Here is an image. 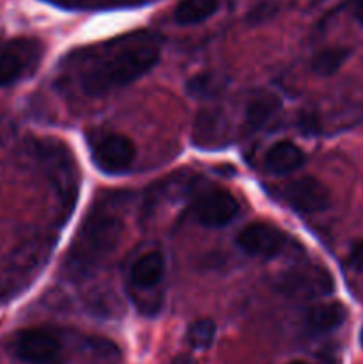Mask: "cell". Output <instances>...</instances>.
<instances>
[{"mask_svg": "<svg viewBox=\"0 0 363 364\" xmlns=\"http://www.w3.org/2000/svg\"><path fill=\"white\" fill-rule=\"evenodd\" d=\"M162 41L152 32H135L109 43L80 75L88 96H103L125 87L153 70L160 59Z\"/></svg>", "mask_w": 363, "mask_h": 364, "instance_id": "1", "label": "cell"}, {"mask_svg": "<svg viewBox=\"0 0 363 364\" xmlns=\"http://www.w3.org/2000/svg\"><path fill=\"white\" fill-rule=\"evenodd\" d=\"M125 224L116 198H103L85 215L64 259V272L80 279L95 272L120 245Z\"/></svg>", "mask_w": 363, "mask_h": 364, "instance_id": "2", "label": "cell"}, {"mask_svg": "<svg viewBox=\"0 0 363 364\" xmlns=\"http://www.w3.org/2000/svg\"><path fill=\"white\" fill-rule=\"evenodd\" d=\"M39 159L52 181L60 203L63 220L68 219L77 205L78 171L70 149L57 141H43L38 146Z\"/></svg>", "mask_w": 363, "mask_h": 364, "instance_id": "3", "label": "cell"}, {"mask_svg": "<svg viewBox=\"0 0 363 364\" xmlns=\"http://www.w3.org/2000/svg\"><path fill=\"white\" fill-rule=\"evenodd\" d=\"M93 164L107 174H121L135 160V146L127 135L116 132L98 134L89 141Z\"/></svg>", "mask_w": 363, "mask_h": 364, "instance_id": "4", "label": "cell"}, {"mask_svg": "<svg viewBox=\"0 0 363 364\" xmlns=\"http://www.w3.org/2000/svg\"><path fill=\"white\" fill-rule=\"evenodd\" d=\"M13 354L28 364H59L60 340L53 331L43 327L23 329L13 338Z\"/></svg>", "mask_w": 363, "mask_h": 364, "instance_id": "5", "label": "cell"}, {"mask_svg": "<svg viewBox=\"0 0 363 364\" xmlns=\"http://www.w3.org/2000/svg\"><path fill=\"white\" fill-rule=\"evenodd\" d=\"M278 290L288 297H317L333 291V277L324 267L294 265L278 277Z\"/></svg>", "mask_w": 363, "mask_h": 364, "instance_id": "6", "label": "cell"}, {"mask_svg": "<svg viewBox=\"0 0 363 364\" xmlns=\"http://www.w3.org/2000/svg\"><path fill=\"white\" fill-rule=\"evenodd\" d=\"M41 57V45L36 39H13L0 48V87L16 84L31 73Z\"/></svg>", "mask_w": 363, "mask_h": 364, "instance_id": "7", "label": "cell"}, {"mask_svg": "<svg viewBox=\"0 0 363 364\" xmlns=\"http://www.w3.org/2000/svg\"><path fill=\"white\" fill-rule=\"evenodd\" d=\"M192 213L201 226L223 228L237 217L238 203L228 191L212 188L196 199Z\"/></svg>", "mask_w": 363, "mask_h": 364, "instance_id": "8", "label": "cell"}, {"mask_svg": "<svg viewBox=\"0 0 363 364\" xmlns=\"http://www.w3.org/2000/svg\"><path fill=\"white\" fill-rule=\"evenodd\" d=\"M283 198L292 208L302 213L324 212L331 203L326 185L313 176L298 178L285 185Z\"/></svg>", "mask_w": 363, "mask_h": 364, "instance_id": "9", "label": "cell"}, {"mask_svg": "<svg viewBox=\"0 0 363 364\" xmlns=\"http://www.w3.org/2000/svg\"><path fill=\"white\" fill-rule=\"evenodd\" d=\"M287 244V235L270 224H249L237 235V245L249 256L274 258Z\"/></svg>", "mask_w": 363, "mask_h": 364, "instance_id": "10", "label": "cell"}, {"mask_svg": "<svg viewBox=\"0 0 363 364\" xmlns=\"http://www.w3.org/2000/svg\"><path fill=\"white\" fill-rule=\"evenodd\" d=\"M305 164V153L290 141L274 142L265 151V169L276 176L290 174Z\"/></svg>", "mask_w": 363, "mask_h": 364, "instance_id": "11", "label": "cell"}, {"mask_svg": "<svg viewBox=\"0 0 363 364\" xmlns=\"http://www.w3.org/2000/svg\"><path fill=\"white\" fill-rule=\"evenodd\" d=\"M166 274V259L160 252H146L130 270V281L135 290L148 291L153 290L162 281Z\"/></svg>", "mask_w": 363, "mask_h": 364, "instance_id": "12", "label": "cell"}, {"mask_svg": "<svg viewBox=\"0 0 363 364\" xmlns=\"http://www.w3.org/2000/svg\"><path fill=\"white\" fill-rule=\"evenodd\" d=\"M281 102L276 95L270 92H260L249 98L244 109V127L246 132H258L260 128L265 127L274 114L280 110Z\"/></svg>", "mask_w": 363, "mask_h": 364, "instance_id": "13", "label": "cell"}, {"mask_svg": "<svg viewBox=\"0 0 363 364\" xmlns=\"http://www.w3.org/2000/svg\"><path fill=\"white\" fill-rule=\"evenodd\" d=\"M347 311L340 302H320L306 311V326L313 333H331L344 323Z\"/></svg>", "mask_w": 363, "mask_h": 364, "instance_id": "14", "label": "cell"}, {"mask_svg": "<svg viewBox=\"0 0 363 364\" xmlns=\"http://www.w3.org/2000/svg\"><path fill=\"white\" fill-rule=\"evenodd\" d=\"M228 85V78L217 71H203L194 75L185 84V92L194 100H210L223 95Z\"/></svg>", "mask_w": 363, "mask_h": 364, "instance_id": "15", "label": "cell"}, {"mask_svg": "<svg viewBox=\"0 0 363 364\" xmlns=\"http://www.w3.org/2000/svg\"><path fill=\"white\" fill-rule=\"evenodd\" d=\"M219 7V0H182L174 9L178 25H198L209 20Z\"/></svg>", "mask_w": 363, "mask_h": 364, "instance_id": "16", "label": "cell"}, {"mask_svg": "<svg viewBox=\"0 0 363 364\" xmlns=\"http://www.w3.org/2000/svg\"><path fill=\"white\" fill-rule=\"evenodd\" d=\"M196 135L194 141H206L205 146H216L214 142L223 141L226 137V123H224L223 114L217 110L203 112L196 121Z\"/></svg>", "mask_w": 363, "mask_h": 364, "instance_id": "17", "label": "cell"}, {"mask_svg": "<svg viewBox=\"0 0 363 364\" xmlns=\"http://www.w3.org/2000/svg\"><path fill=\"white\" fill-rule=\"evenodd\" d=\"M351 50L342 48V46H331V48L320 50L315 53L312 59V70L320 77H330V75L337 73L342 68V64L347 60Z\"/></svg>", "mask_w": 363, "mask_h": 364, "instance_id": "18", "label": "cell"}, {"mask_svg": "<svg viewBox=\"0 0 363 364\" xmlns=\"http://www.w3.org/2000/svg\"><path fill=\"white\" fill-rule=\"evenodd\" d=\"M216 323L210 318H199L187 329L185 340L194 350H206L216 340Z\"/></svg>", "mask_w": 363, "mask_h": 364, "instance_id": "19", "label": "cell"}, {"mask_svg": "<svg viewBox=\"0 0 363 364\" xmlns=\"http://www.w3.org/2000/svg\"><path fill=\"white\" fill-rule=\"evenodd\" d=\"M347 262L352 270H356V272H363V240L352 245Z\"/></svg>", "mask_w": 363, "mask_h": 364, "instance_id": "20", "label": "cell"}, {"mask_svg": "<svg viewBox=\"0 0 363 364\" xmlns=\"http://www.w3.org/2000/svg\"><path fill=\"white\" fill-rule=\"evenodd\" d=\"M351 11L356 20L363 23V0H351Z\"/></svg>", "mask_w": 363, "mask_h": 364, "instance_id": "21", "label": "cell"}, {"mask_svg": "<svg viewBox=\"0 0 363 364\" xmlns=\"http://www.w3.org/2000/svg\"><path fill=\"white\" fill-rule=\"evenodd\" d=\"M171 364H196L194 359L191 358V355H178V358H174Z\"/></svg>", "mask_w": 363, "mask_h": 364, "instance_id": "22", "label": "cell"}, {"mask_svg": "<svg viewBox=\"0 0 363 364\" xmlns=\"http://www.w3.org/2000/svg\"><path fill=\"white\" fill-rule=\"evenodd\" d=\"M359 343H362L363 347V327H362V333H359Z\"/></svg>", "mask_w": 363, "mask_h": 364, "instance_id": "23", "label": "cell"}, {"mask_svg": "<svg viewBox=\"0 0 363 364\" xmlns=\"http://www.w3.org/2000/svg\"><path fill=\"white\" fill-rule=\"evenodd\" d=\"M288 364H308V363H305V361H292V363H288Z\"/></svg>", "mask_w": 363, "mask_h": 364, "instance_id": "24", "label": "cell"}]
</instances>
